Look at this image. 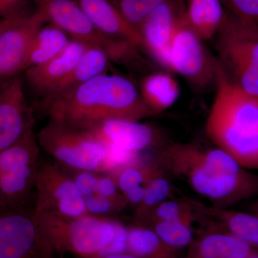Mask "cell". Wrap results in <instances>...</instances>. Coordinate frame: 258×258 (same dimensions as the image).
I'll use <instances>...</instances> for the list:
<instances>
[{
    "label": "cell",
    "instance_id": "cell-37",
    "mask_svg": "<svg viewBox=\"0 0 258 258\" xmlns=\"http://www.w3.org/2000/svg\"><path fill=\"white\" fill-rule=\"evenodd\" d=\"M244 258H258V252H255V253L253 254H252V255H249L248 257Z\"/></svg>",
    "mask_w": 258,
    "mask_h": 258
},
{
    "label": "cell",
    "instance_id": "cell-1",
    "mask_svg": "<svg viewBox=\"0 0 258 258\" xmlns=\"http://www.w3.org/2000/svg\"><path fill=\"white\" fill-rule=\"evenodd\" d=\"M157 157L166 172L186 181L215 208H230L258 195V174L220 148L172 144L164 146Z\"/></svg>",
    "mask_w": 258,
    "mask_h": 258
},
{
    "label": "cell",
    "instance_id": "cell-19",
    "mask_svg": "<svg viewBox=\"0 0 258 258\" xmlns=\"http://www.w3.org/2000/svg\"><path fill=\"white\" fill-rule=\"evenodd\" d=\"M257 252V247L227 232L202 229L182 258H244Z\"/></svg>",
    "mask_w": 258,
    "mask_h": 258
},
{
    "label": "cell",
    "instance_id": "cell-24",
    "mask_svg": "<svg viewBox=\"0 0 258 258\" xmlns=\"http://www.w3.org/2000/svg\"><path fill=\"white\" fill-rule=\"evenodd\" d=\"M127 252L139 258H182L180 249L166 244L150 227H128Z\"/></svg>",
    "mask_w": 258,
    "mask_h": 258
},
{
    "label": "cell",
    "instance_id": "cell-11",
    "mask_svg": "<svg viewBox=\"0 0 258 258\" xmlns=\"http://www.w3.org/2000/svg\"><path fill=\"white\" fill-rule=\"evenodd\" d=\"M34 209L1 212L0 258H57Z\"/></svg>",
    "mask_w": 258,
    "mask_h": 258
},
{
    "label": "cell",
    "instance_id": "cell-17",
    "mask_svg": "<svg viewBox=\"0 0 258 258\" xmlns=\"http://www.w3.org/2000/svg\"><path fill=\"white\" fill-rule=\"evenodd\" d=\"M88 18L107 36L144 50L140 32L120 13L111 0H76Z\"/></svg>",
    "mask_w": 258,
    "mask_h": 258
},
{
    "label": "cell",
    "instance_id": "cell-16",
    "mask_svg": "<svg viewBox=\"0 0 258 258\" xmlns=\"http://www.w3.org/2000/svg\"><path fill=\"white\" fill-rule=\"evenodd\" d=\"M88 45L72 39L58 55L45 63L25 71L24 80L40 98L48 96L69 77Z\"/></svg>",
    "mask_w": 258,
    "mask_h": 258
},
{
    "label": "cell",
    "instance_id": "cell-36",
    "mask_svg": "<svg viewBox=\"0 0 258 258\" xmlns=\"http://www.w3.org/2000/svg\"><path fill=\"white\" fill-rule=\"evenodd\" d=\"M102 258H139V257H137V256L134 255V254L128 253V252H125V253L110 254V255L105 256V257H103Z\"/></svg>",
    "mask_w": 258,
    "mask_h": 258
},
{
    "label": "cell",
    "instance_id": "cell-13",
    "mask_svg": "<svg viewBox=\"0 0 258 258\" xmlns=\"http://www.w3.org/2000/svg\"><path fill=\"white\" fill-rule=\"evenodd\" d=\"M24 79L20 76L2 81L0 91V152L34 130L33 106L27 102Z\"/></svg>",
    "mask_w": 258,
    "mask_h": 258
},
{
    "label": "cell",
    "instance_id": "cell-22",
    "mask_svg": "<svg viewBox=\"0 0 258 258\" xmlns=\"http://www.w3.org/2000/svg\"><path fill=\"white\" fill-rule=\"evenodd\" d=\"M139 91L144 103L153 115H158L171 108L180 96L179 83L171 75L154 72L141 81Z\"/></svg>",
    "mask_w": 258,
    "mask_h": 258
},
{
    "label": "cell",
    "instance_id": "cell-5",
    "mask_svg": "<svg viewBox=\"0 0 258 258\" xmlns=\"http://www.w3.org/2000/svg\"><path fill=\"white\" fill-rule=\"evenodd\" d=\"M35 218L51 246L58 254L64 252L83 258H100L115 235L118 221L88 214L69 218L37 213Z\"/></svg>",
    "mask_w": 258,
    "mask_h": 258
},
{
    "label": "cell",
    "instance_id": "cell-31",
    "mask_svg": "<svg viewBox=\"0 0 258 258\" xmlns=\"http://www.w3.org/2000/svg\"><path fill=\"white\" fill-rule=\"evenodd\" d=\"M230 13L258 28V0H227Z\"/></svg>",
    "mask_w": 258,
    "mask_h": 258
},
{
    "label": "cell",
    "instance_id": "cell-38",
    "mask_svg": "<svg viewBox=\"0 0 258 258\" xmlns=\"http://www.w3.org/2000/svg\"><path fill=\"white\" fill-rule=\"evenodd\" d=\"M255 215H257L258 216V204L255 207Z\"/></svg>",
    "mask_w": 258,
    "mask_h": 258
},
{
    "label": "cell",
    "instance_id": "cell-28",
    "mask_svg": "<svg viewBox=\"0 0 258 258\" xmlns=\"http://www.w3.org/2000/svg\"><path fill=\"white\" fill-rule=\"evenodd\" d=\"M189 216H196L198 222V201L189 198L166 200L152 212L143 225Z\"/></svg>",
    "mask_w": 258,
    "mask_h": 258
},
{
    "label": "cell",
    "instance_id": "cell-30",
    "mask_svg": "<svg viewBox=\"0 0 258 258\" xmlns=\"http://www.w3.org/2000/svg\"><path fill=\"white\" fill-rule=\"evenodd\" d=\"M85 200L88 214L97 216L108 217L118 213L126 207L97 192L86 197Z\"/></svg>",
    "mask_w": 258,
    "mask_h": 258
},
{
    "label": "cell",
    "instance_id": "cell-26",
    "mask_svg": "<svg viewBox=\"0 0 258 258\" xmlns=\"http://www.w3.org/2000/svg\"><path fill=\"white\" fill-rule=\"evenodd\" d=\"M195 223H198V217L189 216L156 222L147 227L152 228L166 244L181 250L188 247L195 239Z\"/></svg>",
    "mask_w": 258,
    "mask_h": 258
},
{
    "label": "cell",
    "instance_id": "cell-10",
    "mask_svg": "<svg viewBox=\"0 0 258 258\" xmlns=\"http://www.w3.org/2000/svg\"><path fill=\"white\" fill-rule=\"evenodd\" d=\"M34 211L75 218L88 215L86 200L69 174L52 159H41Z\"/></svg>",
    "mask_w": 258,
    "mask_h": 258
},
{
    "label": "cell",
    "instance_id": "cell-6",
    "mask_svg": "<svg viewBox=\"0 0 258 258\" xmlns=\"http://www.w3.org/2000/svg\"><path fill=\"white\" fill-rule=\"evenodd\" d=\"M215 39L217 60L226 76L258 96V28L227 12Z\"/></svg>",
    "mask_w": 258,
    "mask_h": 258
},
{
    "label": "cell",
    "instance_id": "cell-15",
    "mask_svg": "<svg viewBox=\"0 0 258 258\" xmlns=\"http://www.w3.org/2000/svg\"><path fill=\"white\" fill-rule=\"evenodd\" d=\"M108 147L136 153L160 147L163 137L152 125L123 119L105 120L85 129Z\"/></svg>",
    "mask_w": 258,
    "mask_h": 258
},
{
    "label": "cell",
    "instance_id": "cell-3",
    "mask_svg": "<svg viewBox=\"0 0 258 258\" xmlns=\"http://www.w3.org/2000/svg\"><path fill=\"white\" fill-rule=\"evenodd\" d=\"M205 123L208 137L248 170L258 169V96L228 79L222 67Z\"/></svg>",
    "mask_w": 258,
    "mask_h": 258
},
{
    "label": "cell",
    "instance_id": "cell-25",
    "mask_svg": "<svg viewBox=\"0 0 258 258\" xmlns=\"http://www.w3.org/2000/svg\"><path fill=\"white\" fill-rule=\"evenodd\" d=\"M71 40L72 39L62 29L54 24L47 23L39 31L32 42L25 62V71L45 63L58 55Z\"/></svg>",
    "mask_w": 258,
    "mask_h": 258
},
{
    "label": "cell",
    "instance_id": "cell-33",
    "mask_svg": "<svg viewBox=\"0 0 258 258\" xmlns=\"http://www.w3.org/2000/svg\"><path fill=\"white\" fill-rule=\"evenodd\" d=\"M62 167L69 174L71 179L74 180L75 184L84 198L96 192L97 183H98L99 173L90 171L76 170V169H69L63 166Z\"/></svg>",
    "mask_w": 258,
    "mask_h": 258
},
{
    "label": "cell",
    "instance_id": "cell-18",
    "mask_svg": "<svg viewBox=\"0 0 258 258\" xmlns=\"http://www.w3.org/2000/svg\"><path fill=\"white\" fill-rule=\"evenodd\" d=\"M199 225L205 230L223 231L258 248V216L202 203Z\"/></svg>",
    "mask_w": 258,
    "mask_h": 258
},
{
    "label": "cell",
    "instance_id": "cell-21",
    "mask_svg": "<svg viewBox=\"0 0 258 258\" xmlns=\"http://www.w3.org/2000/svg\"><path fill=\"white\" fill-rule=\"evenodd\" d=\"M226 13L221 0H188L184 20L189 28L205 42L216 36Z\"/></svg>",
    "mask_w": 258,
    "mask_h": 258
},
{
    "label": "cell",
    "instance_id": "cell-32",
    "mask_svg": "<svg viewBox=\"0 0 258 258\" xmlns=\"http://www.w3.org/2000/svg\"><path fill=\"white\" fill-rule=\"evenodd\" d=\"M96 192L121 205H129L128 200L120 191L115 176L106 173L98 174Z\"/></svg>",
    "mask_w": 258,
    "mask_h": 258
},
{
    "label": "cell",
    "instance_id": "cell-29",
    "mask_svg": "<svg viewBox=\"0 0 258 258\" xmlns=\"http://www.w3.org/2000/svg\"><path fill=\"white\" fill-rule=\"evenodd\" d=\"M129 23L139 30L148 15L169 0H111Z\"/></svg>",
    "mask_w": 258,
    "mask_h": 258
},
{
    "label": "cell",
    "instance_id": "cell-12",
    "mask_svg": "<svg viewBox=\"0 0 258 258\" xmlns=\"http://www.w3.org/2000/svg\"><path fill=\"white\" fill-rule=\"evenodd\" d=\"M46 15L36 9L0 22V79L20 76L25 71L29 51L37 33L48 23Z\"/></svg>",
    "mask_w": 258,
    "mask_h": 258
},
{
    "label": "cell",
    "instance_id": "cell-27",
    "mask_svg": "<svg viewBox=\"0 0 258 258\" xmlns=\"http://www.w3.org/2000/svg\"><path fill=\"white\" fill-rule=\"evenodd\" d=\"M172 186L164 174L151 181L146 189L142 201L134 212L135 225H143L152 212L169 198Z\"/></svg>",
    "mask_w": 258,
    "mask_h": 258
},
{
    "label": "cell",
    "instance_id": "cell-14",
    "mask_svg": "<svg viewBox=\"0 0 258 258\" xmlns=\"http://www.w3.org/2000/svg\"><path fill=\"white\" fill-rule=\"evenodd\" d=\"M185 8L183 0H169L148 15L139 28L144 50L166 69L169 70V48Z\"/></svg>",
    "mask_w": 258,
    "mask_h": 258
},
{
    "label": "cell",
    "instance_id": "cell-23",
    "mask_svg": "<svg viewBox=\"0 0 258 258\" xmlns=\"http://www.w3.org/2000/svg\"><path fill=\"white\" fill-rule=\"evenodd\" d=\"M111 62L104 50L98 47L88 45L69 77L48 96L69 91L97 76L108 74Z\"/></svg>",
    "mask_w": 258,
    "mask_h": 258
},
{
    "label": "cell",
    "instance_id": "cell-34",
    "mask_svg": "<svg viewBox=\"0 0 258 258\" xmlns=\"http://www.w3.org/2000/svg\"><path fill=\"white\" fill-rule=\"evenodd\" d=\"M128 227L118 222L116 225L115 235L113 240L102 251L100 258L110 254L125 253L128 248Z\"/></svg>",
    "mask_w": 258,
    "mask_h": 258
},
{
    "label": "cell",
    "instance_id": "cell-9",
    "mask_svg": "<svg viewBox=\"0 0 258 258\" xmlns=\"http://www.w3.org/2000/svg\"><path fill=\"white\" fill-rule=\"evenodd\" d=\"M203 40L186 25L184 16L176 29L169 52V70L182 76L194 88L215 86L221 66Z\"/></svg>",
    "mask_w": 258,
    "mask_h": 258
},
{
    "label": "cell",
    "instance_id": "cell-35",
    "mask_svg": "<svg viewBox=\"0 0 258 258\" xmlns=\"http://www.w3.org/2000/svg\"><path fill=\"white\" fill-rule=\"evenodd\" d=\"M33 0H0L2 18H13L30 11L29 5Z\"/></svg>",
    "mask_w": 258,
    "mask_h": 258
},
{
    "label": "cell",
    "instance_id": "cell-20",
    "mask_svg": "<svg viewBox=\"0 0 258 258\" xmlns=\"http://www.w3.org/2000/svg\"><path fill=\"white\" fill-rule=\"evenodd\" d=\"M157 157L149 162L137 160L113 173L121 192L129 205L137 208L143 198L146 189L154 178L165 174Z\"/></svg>",
    "mask_w": 258,
    "mask_h": 258
},
{
    "label": "cell",
    "instance_id": "cell-8",
    "mask_svg": "<svg viewBox=\"0 0 258 258\" xmlns=\"http://www.w3.org/2000/svg\"><path fill=\"white\" fill-rule=\"evenodd\" d=\"M33 3L46 15L49 23L62 29L73 40L100 47L112 62L123 66L142 62L140 50L100 31L76 0H33Z\"/></svg>",
    "mask_w": 258,
    "mask_h": 258
},
{
    "label": "cell",
    "instance_id": "cell-2",
    "mask_svg": "<svg viewBox=\"0 0 258 258\" xmlns=\"http://www.w3.org/2000/svg\"><path fill=\"white\" fill-rule=\"evenodd\" d=\"M33 107L35 113L48 120L81 129L105 120L141 121L154 115L130 79L108 73L69 91L40 98Z\"/></svg>",
    "mask_w": 258,
    "mask_h": 258
},
{
    "label": "cell",
    "instance_id": "cell-7",
    "mask_svg": "<svg viewBox=\"0 0 258 258\" xmlns=\"http://www.w3.org/2000/svg\"><path fill=\"white\" fill-rule=\"evenodd\" d=\"M40 144L34 130L0 152V212L28 210L36 189Z\"/></svg>",
    "mask_w": 258,
    "mask_h": 258
},
{
    "label": "cell",
    "instance_id": "cell-4",
    "mask_svg": "<svg viewBox=\"0 0 258 258\" xmlns=\"http://www.w3.org/2000/svg\"><path fill=\"white\" fill-rule=\"evenodd\" d=\"M37 137L42 150L63 167L114 172L109 147L87 130L48 120Z\"/></svg>",
    "mask_w": 258,
    "mask_h": 258
}]
</instances>
